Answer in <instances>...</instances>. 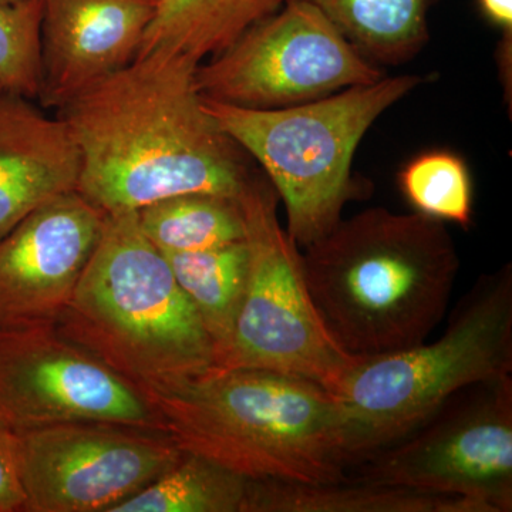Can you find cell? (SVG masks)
<instances>
[{
    "mask_svg": "<svg viewBox=\"0 0 512 512\" xmlns=\"http://www.w3.org/2000/svg\"><path fill=\"white\" fill-rule=\"evenodd\" d=\"M197 62L151 52L57 110L79 148L76 191L104 212L191 194L239 198L252 158L205 110Z\"/></svg>",
    "mask_w": 512,
    "mask_h": 512,
    "instance_id": "1",
    "label": "cell"
},
{
    "mask_svg": "<svg viewBox=\"0 0 512 512\" xmlns=\"http://www.w3.org/2000/svg\"><path fill=\"white\" fill-rule=\"evenodd\" d=\"M323 325L353 359L429 339L446 315L460 256L447 224L419 212L367 208L301 249Z\"/></svg>",
    "mask_w": 512,
    "mask_h": 512,
    "instance_id": "2",
    "label": "cell"
},
{
    "mask_svg": "<svg viewBox=\"0 0 512 512\" xmlns=\"http://www.w3.org/2000/svg\"><path fill=\"white\" fill-rule=\"evenodd\" d=\"M183 450L256 481L346 476L335 397L274 370L214 369L143 393Z\"/></svg>",
    "mask_w": 512,
    "mask_h": 512,
    "instance_id": "3",
    "label": "cell"
},
{
    "mask_svg": "<svg viewBox=\"0 0 512 512\" xmlns=\"http://www.w3.org/2000/svg\"><path fill=\"white\" fill-rule=\"evenodd\" d=\"M56 328L141 393L215 367L214 343L137 211L107 212Z\"/></svg>",
    "mask_w": 512,
    "mask_h": 512,
    "instance_id": "4",
    "label": "cell"
},
{
    "mask_svg": "<svg viewBox=\"0 0 512 512\" xmlns=\"http://www.w3.org/2000/svg\"><path fill=\"white\" fill-rule=\"evenodd\" d=\"M512 373V266L483 275L434 342L357 359L335 389L346 470L393 446L471 384Z\"/></svg>",
    "mask_w": 512,
    "mask_h": 512,
    "instance_id": "5",
    "label": "cell"
},
{
    "mask_svg": "<svg viewBox=\"0 0 512 512\" xmlns=\"http://www.w3.org/2000/svg\"><path fill=\"white\" fill-rule=\"evenodd\" d=\"M424 83L416 74L384 76L323 99L275 110L244 109L202 99L284 202L286 232L309 247L342 220L357 194L353 157L370 127Z\"/></svg>",
    "mask_w": 512,
    "mask_h": 512,
    "instance_id": "6",
    "label": "cell"
},
{
    "mask_svg": "<svg viewBox=\"0 0 512 512\" xmlns=\"http://www.w3.org/2000/svg\"><path fill=\"white\" fill-rule=\"evenodd\" d=\"M249 249L244 301L217 369L274 370L335 389L357 359L330 338L313 305L301 249L278 217L279 197L256 173L239 197Z\"/></svg>",
    "mask_w": 512,
    "mask_h": 512,
    "instance_id": "7",
    "label": "cell"
},
{
    "mask_svg": "<svg viewBox=\"0 0 512 512\" xmlns=\"http://www.w3.org/2000/svg\"><path fill=\"white\" fill-rule=\"evenodd\" d=\"M348 470L363 483L511 512L512 373L460 390L419 429Z\"/></svg>",
    "mask_w": 512,
    "mask_h": 512,
    "instance_id": "8",
    "label": "cell"
},
{
    "mask_svg": "<svg viewBox=\"0 0 512 512\" xmlns=\"http://www.w3.org/2000/svg\"><path fill=\"white\" fill-rule=\"evenodd\" d=\"M382 67L353 49L318 9L302 0L258 20L208 62L198 64L202 99L275 110L383 79Z\"/></svg>",
    "mask_w": 512,
    "mask_h": 512,
    "instance_id": "9",
    "label": "cell"
},
{
    "mask_svg": "<svg viewBox=\"0 0 512 512\" xmlns=\"http://www.w3.org/2000/svg\"><path fill=\"white\" fill-rule=\"evenodd\" d=\"M16 434L23 512H111L184 451L164 431L99 421Z\"/></svg>",
    "mask_w": 512,
    "mask_h": 512,
    "instance_id": "10",
    "label": "cell"
},
{
    "mask_svg": "<svg viewBox=\"0 0 512 512\" xmlns=\"http://www.w3.org/2000/svg\"><path fill=\"white\" fill-rule=\"evenodd\" d=\"M77 421L167 433L137 387L56 326L0 330V424L23 433Z\"/></svg>",
    "mask_w": 512,
    "mask_h": 512,
    "instance_id": "11",
    "label": "cell"
},
{
    "mask_svg": "<svg viewBox=\"0 0 512 512\" xmlns=\"http://www.w3.org/2000/svg\"><path fill=\"white\" fill-rule=\"evenodd\" d=\"M106 217L79 192H67L0 239V330L56 326Z\"/></svg>",
    "mask_w": 512,
    "mask_h": 512,
    "instance_id": "12",
    "label": "cell"
},
{
    "mask_svg": "<svg viewBox=\"0 0 512 512\" xmlns=\"http://www.w3.org/2000/svg\"><path fill=\"white\" fill-rule=\"evenodd\" d=\"M158 0H43L40 104L62 109L136 60Z\"/></svg>",
    "mask_w": 512,
    "mask_h": 512,
    "instance_id": "13",
    "label": "cell"
},
{
    "mask_svg": "<svg viewBox=\"0 0 512 512\" xmlns=\"http://www.w3.org/2000/svg\"><path fill=\"white\" fill-rule=\"evenodd\" d=\"M79 175V148L66 123L0 86V239L30 212L76 191Z\"/></svg>",
    "mask_w": 512,
    "mask_h": 512,
    "instance_id": "14",
    "label": "cell"
},
{
    "mask_svg": "<svg viewBox=\"0 0 512 512\" xmlns=\"http://www.w3.org/2000/svg\"><path fill=\"white\" fill-rule=\"evenodd\" d=\"M244 512H484L466 498L352 480L302 484L249 483Z\"/></svg>",
    "mask_w": 512,
    "mask_h": 512,
    "instance_id": "15",
    "label": "cell"
},
{
    "mask_svg": "<svg viewBox=\"0 0 512 512\" xmlns=\"http://www.w3.org/2000/svg\"><path fill=\"white\" fill-rule=\"evenodd\" d=\"M285 0H158L140 52H167L202 63L220 53Z\"/></svg>",
    "mask_w": 512,
    "mask_h": 512,
    "instance_id": "16",
    "label": "cell"
},
{
    "mask_svg": "<svg viewBox=\"0 0 512 512\" xmlns=\"http://www.w3.org/2000/svg\"><path fill=\"white\" fill-rule=\"evenodd\" d=\"M319 10L356 52L379 67L402 66L430 40L441 0H302Z\"/></svg>",
    "mask_w": 512,
    "mask_h": 512,
    "instance_id": "17",
    "label": "cell"
},
{
    "mask_svg": "<svg viewBox=\"0 0 512 512\" xmlns=\"http://www.w3.org/2000/svg\"><path fill=\"white\" fill-rule=\"evenodd\" d=\"M175 281L190 299L214 343L215 360L237 323L249 271V249L242 241L190 252H163Z\"/></svg>",
    "mask_w": 512,
    "mask_h": 512,
    "instance_id": "18",
    "label": "cell"
},
{
    "mask_svg": "<svg viewBox=\"0 0 512 512\" xmlns=\"http://www.w3.org/2000/svg\"><path fill=\"white\" fill-rule=\"evenodd\" d=\"M138 225L161 252L201 251L242 241L239 198L191 192L153 202L137 211Z\"/></svg>",
    "mask_w": 512,
    "mask_h": 512,
    "instance_id": "19",
    "label": "cell"
},
{
    "mask_svg": "<svg viewBox=\"0 0 512 512\" xmlns=\"http://www.w3.org/2000/svg\"><path fill=\"white\" fill-rule=\"evenodd\" d=\"M249 478L198 454L181 457L111 512H244Z\"/></svg>",
    "mask_w": 512,
    "mask_h": 512,
    "instance_id": "20",
    "label": "cell"
},
{
    "mask_svg": "<svg viewBox=\"0 0 512 512\" xmlns=\"http://www.w3.org/2000/svg\"><path fill=\"white\" fill-rule=\"evenodd\" d=\"M397 184L414 212L458 227L473 224V177L466 160L454 151L417 154L403 165Z\"/></svg>",
    "mask_w": 512,
    "mask_h": 512,
    "instance_id": "21",
    "label": "cell"
},
{
    "mask_svg": "<svg viewBox=\"0 0 512 512\" xmlns=\"http://www.w3.org/2000/svg\"><path fill=\"white\" fill-rule=\"evenodd\" d=\"M43 0L0 3V86L26 99L42 86Z\"/></svg>",
    "mask_w": 512,
    "mask_h": 512,
    "instance_id": "22",
    "label": "cell"
},
{
    "mask_svg": "<svg viewBox=\"0 0 512 512\" xmlns=\"http://www.w3.org/2000/svg\"><path fill=\"white\" fill-rule=\"evenodd\" d=\"M23 505L18 434L0 424V512H23Z\"/></svg>",
    "mask_w": 512,
    "mask_h": 512,
    "instance_id": "23",
    "label": "cell"
},
{
    "mask_svg": "<svg viewBox=\"0 0 512 512\" xmlns=\"http://www.w3.org/2000/svg\"><path fill=\"white\" fill-rule=\"evenodd\" d=\"M481 15L503 36H512V0H477Z\"/></svg>",
    "mask_w": 512,
    "mask_h": 512,
    "instance_id": "24",
    "label": "cell"
},
{
    "mask_svg": "<svg viewBox=\"0 0 512 512\" xmlns=\"http://www.w3.org/2000/svg\"><path fill=\"white\" fill-rule=\"evenodd\" d=\"M29 2V0H0L2 5H20V3Z\"/></svg>",
    "mask_w": 512,
    "mask_h": 512,
    "instance_id": "25",
    "label": "cell"
}]
</instances>
